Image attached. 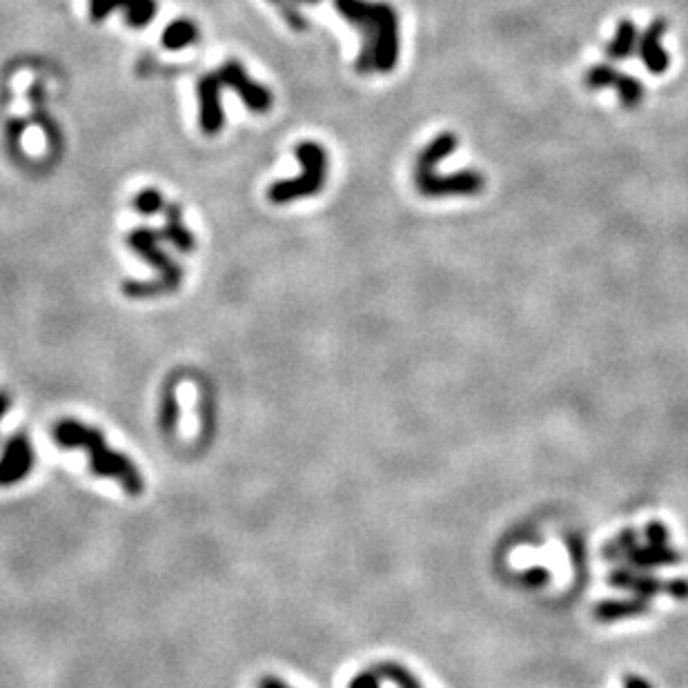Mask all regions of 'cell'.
Here are the masks:
<instances>
[{
    "mask_svg": "<svg viewBox=\"0 0 688 688\" xmlns=\"http://www.w3.org/2000/svg\"><path fill=\"white\" fill-rule=\"evenodd\" d=\"M335 9L361 33L359 74H390L401 54L397 9L382 0H335Z\"/></svg>",
    "mask_w": 688,
    "mask_h": 688,
    "instance_id": "cell-1",
    "label": "cell"
},
{
    "mask_svg": "<svg viewBox=\"0 0 688 688\" xmlns=\"http://www.w3.org/2000/svg\"><path fill=\"white\" fill-rule=\"evenodd\" d=\"M52 435L61 448L90 452V468L96 477L118 481L120 488L127 490L132 497L143 495L146 479H143L141 470L134 466L127 455L109 448L108 439L99 428L85 426L79 419H61L52 428Z\"/></svg>",
    "mask_w": 688,
    "mask_h": 688,
    "instance_id": "cell-2",
    "label": "cell"
},
{
    "mask_svg": "<svg viewBox=\"0 0 688 688\" xmlns=\"http://www.w3.org/2000/svg\"><path fill=\"white\" fill-rule=\"evenodd\" d=\"M163 234L150 228H137L129 232L127 243L134 252L141 259H146L150 266L156 269L158 277L150 281H138V278H127L123 281L120 290L129 297V299H150V297H161L176 292L183 281V268L165 250L161 248Z\"/></svg>",
    "mask_w": 688,
    "mask_h": 688,
    "instance_id": "cell-3",
    "label": "cell"
},
{
    "mask_svg": "<svg viewBox=\"0 0 688 688\" xmlns=\"http://www.w3.org/2000/svg\"><path fill=\"white\" fill-rule=\"evenodd\" d=\"M297 158H299L303 174L290 181H277L269 185L268 201L274 205H286L297 199H307L324 190L325 176H328V154L315 141H303L297 146Z\"/></svg>",
    "mask_w": 688,
    "mask_h": 688,
    "instance_id": "cell-4",
    "label": "cell"
},
{
    "mask_svg": "<svg viewBox=\"0 0 688 688\" xmlns=\"http://www.w3.org/2000/svg\"><path fill=\"white\" fill-rule=\"evenodd\" d=\"M415 185L426 199H452V196H477L485 190V176L479 170L437 172L435 167L415 163Z\"/></svg>",
    "mask_w": 688,
    "mask_h": 688,
    "instance_id": "cell-5",
    "label": "cell"
},
{
    "mask_svg": "<svg viewBox=\"0 0 688 688\" xmlns=\"http://www.w3.org/2000/svg\"><path fill=\"white\" fill-rule=\"evenodd\" d=\"M584 85L593 91L613 90L624 109H637L642 105L644 96H646L642 80L627 74V71H619L613 62L590 65L584 74Z\"/></svg>",
    "mask_w": 688,
    "mask_h": 688,
    "instance_id": "cell-6",
    "label": "cell"
},
{
    "mask_svg": "<svg viewBox=\"0 0 688 688\" xmlns=\"http://www.w3.org/2000/svg\"><path fill=\"white\" fill-rule=\"evenodd\" d=\"M216 76H219L223 88H230L240 100H243V105L250 109V112L254 114L269 112V108H272V91H269L266 85L250 79L239 61H225L223 65L219 67V71H216Z\"/></svg>",
    "mask_w": 688,
    "mask_h": 688,
    "instance_id": "cell-7",
    "label": "cell"
},
{
    "mask_svg": "<svg viewBox=\"0 0 688 688\" xmlns=\"http://www.w3.org/2000/svg\"><path fill=\"white\" fill-rule=\"evenodd\" d=\"M36 464V452L32 448V441L25 432H16L5 441L3 455H0V488L21 484Z\"/></svg>",
    "mask_w": 688,
    "mask_h": 688,
    "instance_id": "cell-8",
    "label": "cell"
},
{
    "mask_svg": "<svg viewBox=\"0 0 688 688\" xmlns=\"http://www.w3.org/2000/svg\"><path fill=\"white\" fill-rule=\"evenodd\" d=\"M114 9H125V21L134 30L147 27L156 16V0H90V18L105 21Z\"/></svg>",
    "mask_w": 688,
    "mask_h": 688,
    "instance_id": "cell-9",
    "label": "cell"
},
{
    "mask_svg": "<svg viewBox=\"0 0 688 688\" xmlns=\"http://www.w3.org/2000/svg\"><path fill=\"white\" fill-rule=\"evenodd\" d=\"M668 32V23L664 18H655L646 30H642L637 45V56L644 62L651 74L662 76L666 74L668 65H671V56H668L666 47H664V36Z\"/></svg>",
    "mask_w": 688,
    "mask_h": 688,
    "instance_id": "cell-10",
    "label": "cell"
},
{
    "mask_svg": "<svg viewBox=\"0 0 688 688\" xmlns=\"http://www.w3.org/2000/svg\"><path fill=\"white\" fill-rule=\"evenodd\" d=\"M221 80L216 74H205L201 76L199 83H196V91H199V103H201V129L210 137L219 134L225 125L223 108H221Z\"/></svg>",
    "mask_w": 688,
    "mask_h": 688,
    "instance_id": "cell-11",
    "label": "cell"
},
{
    "mask_svg": "<svg viewBox=\"0 0 688 688\" xmlns=\"http://www.w3.org/2000/svg\"><path fill=\"white\" fill-rule=\"evenodd\" d=\"M639 36H642V30L635 25L630 18H622L615 27L613 38H610L608 45L604 47V54L608 61H628L637 54V45H639Z\"/></svg>",
    "mask_w": 688,
    "mask_h": 688,
    "instance_id": "cell-12",
    "label": "cell"
},
{
    "mask_svg": "<svg viewBox=\"0 0 688 688\" xmlns=\"http://www.w3.org/2000/svg\"><path fill=\"white\" fill-rule=\"evenodd\" d=\"M165 228H163V239L170 240L176 250L183 254H190L196 250V239L190 230L183 223V212L181 205L170 203L165 205Z\"/></svg>",
    "mask_w": 688,
    "mask_h": 688,
    "instance_id": "cell-13",
    "label": "cell"
},
{
    "mask_svg": "<svg viewBox=\"0 0 688 688\" xmlns=\"http://www.w3.org/2000/svg\"><path fill=\"white\" fill-rule=\"evenodd\" d=\"M161 41H163V45L167 47V50L179 52V50H183V47H187V45H192V42L199 41V27H196L192 21H187V18H179V21L170 23V25L165 27Z\"/></svg>",
    "mask_w": 688,
    "mask_h": 688,
    "instance_id": "cell-14",
    "label": "cell"
},
{
    "mask_svg": "<svg viewBox=\"0 0 688 688\" xmlns=\"http://www.w3.org/2000/svg\"><path fill=\"white\" fill-rule=\"evenodd\" d=\"M179 397H176V388L172 383H167L165 390H163L161 397V412H158V423H161V430L165 432L167 437L174 435L179 430Z\"/></svg>",
    "mask_w": 688,
    "mask_h": 688,
    "instance_id": "cell-15",
    "label": "cell"
},
{
    "mask_svg": "<svg viewBox=\"0 0 688 688\" xmlns=\"http://www.w3.org/2000/svg\"><path fill=\"white\" fill-rule=\"evenodd\" d=\"M374 673H377L382 680H390L392 684H397V688H421L419 682L412 677L410 671H406L403 666H399V664H392V662H383V664H377V666L372 668Z\"/></svg>",
    "mask_w": 688,
    "mask_h": 688,
    "instance_id": "cell-16",
    "label": "cell"
},
{
    "mask_svg": "<svg viewBox=\"0 0 688 688\" xmlns=\"http://www.w3.org/2000/svg\"><path fill=\"white\" fill-rule=\"evenodd\" d=\"M134 210L143 216H154L165 210V201H163V194L156 187H146L134 196Z\"/></svg>",
    "mask_w": 688,
    "mask_h": 688,
    "instance_id": "cell-17",
    "label": "cell"
},
{
    "mask_svg": "<svg viewBox=\"0 0 688 688\" xmlns=\"http://www.w3.org/2000/svg\"><path fill=\"white\" fill-rule=\"evenodd\" d=\"M268 3H272L274 7L281 12L283 21L287 23V25L292 27L295 32H306L307 30V21L303 18V14L297 9V0H268Z\"/></svg>",
    "mask_w": 688,
    "mask_h": 688,
    "instance_id": "cell-18",
    "label": "cell"
},
{
    "mask_svg": "<svg viewBox=\"0 0 688 688\" xmlns=\"http://www.w3.org/2000/svg\"><path fill=\"white\" fill-rule=\"evenodd\" d=\"M348 688H382V684H379L377 673L370 668V671H363V673H359L357 677H353Z\"/></svg>",
    "mask_w": 688,
    "mask_h": 688,
    "instance_id": "cell-19",
    "label": "cell"
},
{
    "mask_svg": "<svg viewBox=\"0 0 688 688\" xmlns=\"http://www.w3.org/2000/svg\"><path fill=\"white\" fill-rule=\"evenodd\" d=\"M257 688H292V686L286 684V682H283V680H278V677L266 675V677H261V680L257 682Z\"/></svg>",
    "mask_w": 688,
    "mask_h": 688,
    "instance_id": "cell-20",
    "label": "cell"
},
{
    "mask_svg": "<svg viewBox=\"0 0 688 688\" xmlns=\"http://www.w3.org/2000/svg\"><path fill=\"white\" fill-rule=\"evenodd\" d=\"M9 406H12V399H9V394L5 392V390H0V419L7 415Z\"/></svg>",
    "mask_w": 688,
    "mask_h": 688,
    "instance_id": "cell-21",
    "label": "cell"
},
{
    "mask_svg": "<svg viewBox=\"0 0 688 688\" xmlns=\"http://www.w3.org/2000/svg\"><path fill=\"white\" fill-rule=\"evenodd\" d=\"M628 688H648V686L642 684V682H633V684H630Z\"/></svg>",
    "mask_w": 688,
    "mask_h": 688,
    "instance_id": "cell-22",
    "label": "cell"
},
{
    "mask_svg": "<svg viewBox=\"0 0 688 688\" xmlns=\"http://www.w3.org/2000/svg\"><path fill=\"white\" fill-rule=\"evenodd\" d=\"M297 3H307V5H312V3H319V0H297Z\"/></svg>",
    "mask_w": 688,
    "mask_h": 688,
    "instance_id": "cell-23",
    "label": "cell"
}]
</instances>
